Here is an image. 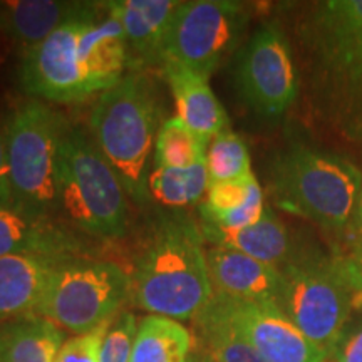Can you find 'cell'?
Segmentation results:
<instances>
[{
    "label": "cell",
    "instance_id": "15",
    "mask_svg": "<svg viewBox=\"0 0 362 362\" xmlns=\"http://www.w3.org/2000/svg\"><path fill=\"white\" fill-rule=\"evenodd\" d=\"M111 16L123 27L129 69L143 71L163 64V44L178 0H111Z\"/></svg>",
    "mask_w": 362,
    "mask_h": 362
},
{
    "label": "cell",
    "instance_id": "17",
    "mask_svg": "<svg viewBox=\"0 0 362 362\" xmlns=\"http://www.w3.org/2000/svg\"><path fill=\"white\" fill-rule=\"evenodd\" d=\"M203 238L214 247H226L264 262L280 270L304 250L293 238L291 230L267 206L255 225L240 230H218L200 223Z\"/></svg>",
    "mask_w": 362,
    "mask_h": 362
},
{
    "label": "cell",
    "instance_id": "21",
    "mask_svg": "<svg viewBox=\"0 0 362 362\" xmlns=\"http://www.w3.org/2000/svg\"><path fill=\"white\" fill-rule=\"evenodd\" d=\"M64 330L39 315L0 324V362H56Z\"/></svg>",
    "mask_w": 362,
    "mask_h": 362
},
{
    "label": "cell",
    "instance_id": "10",
    "mask_svg": "<svg viewBox=\"0 0 362 362\" xmlns=\"http://www.w3.org/2000/svg\"><path fill=\"white\" fill-rule=\"evenodd\" d=\"M247 24L248 11L242 2H180L163 44V62H178L210 79L221 62L237 49Z\"/></svg>",
    "mask_w": 362,
    "mask_h": 362
},
{
    "label": "cell",
    "instance_id": "6",
    "mask_svg": "<svg viewBox=\"0 0 362 362\" xmlns=\"http://www.w3.org/2000/svg\"><path fill=\"white\" fill-rule=\"evenodd\" d=\"M361 188L362 170L351 158L307 144H291L272 165L275 202L332 237L352 238Z\"/></svg>",
    "mask_w": 362,
    "mask_h": 362
},
{
    "label": "cell",
    "instance_id": "11",
    "mask_svg": "<svg viewBox=\"0 0 362 362\" xmlns=\"http://www.w3.org/2000/svg\"><path fill=\"white\" fill-rule=\"evenodd\" d=\"M237 88L252 111L279 119L297 101L300 78L291 42L277 24H262L238 56Z\"/></svg>",
    "mask_w": 362,
    "mask_h": 362
},
{
    "label": "cell",
    "instance_id": "23",
    "mask_svg": "<svg viewBox=\"0 0 362 362\" xmlns=\"http://www.w3.org/2000/svg\"><path fill=\"white\" fill-rule=\"evenodd\" d=\"M197 346L211 362H267L252 347L210 298L205 309L193 319Z\"/></svg>",
    "mask_w": 362,
    "mask_h": 362
},
{
    "label": "cell",
    "instance_id": "31",
    "mask_svg": "<svg viewBox=\"0 0 362 362\" xmlns=\"http://www.w3.org/2000/svg\"><path fill=\"white\" fill-rule=\"evenodd\" d=\"M352 238H354L357 245V260L362 264V188L359 193V202H357L356 208V218H354V228H352Z\"/></svg>",
    "mask_w": 362,
    "mask_h": 362
},
{
    "label": "cell",
    "instance_id": "28",
    "mask_svg": "<svg viewBox=\"0 0 362 362\" xmlns=\"http://www.w3.org/2000/svg\"><path fill=\"white\" fill-rule=\"evenodd\" d=\"M111 322L112 320L93 330V332L84 334V336L67 339L59 351L56 362H99L104 334H106Z\"/></svg>",
    "mask_w": 362,
    "mask_h": 362
},
{
    "label": "cell",
    "instance_id": "18",
    "mask_svg": "<svg viewBox=\"0 0 362 362\" xmlns=\"http://www.w3.org/2000/svg\"><path fill=\"white\" fill-rule=\"evenodd\" d=\"M59 262L35 255L0 257V324L37 312Z\"/></svg>",
    "mask_w": 362,
    "mask_h": 362
},
{
    "label": "cell",
    "instance_id": "14",
    "mask_svg": "<svg viewBox=\"0 0 362 362\" xmlns=\"http://www.w3.org/2000/svg\"><path fill=\"white\" fill-rule=\"evenodd\" d=\"M206 264L216 296L279 305L282 275L277 267L226 247L206 248Z\"/></svg>",
    "mask_w": 362,
    "mask_h": 362
},
{
    "label": "cell",
    "instance_id": "29",
    "mask_svg": "<svg viewBox=\"0 0 362 362\" xmlns=\"http://www.w3.org/2000/svg\"><path fill=\"white\" fill-rule=\"evenodd\" d=\"M329 359L332 362H362V320L346 329Z\"/></svg>",
    "mask_w": 362,
    "mask_h": 362
},
{
    "label": "cell",
    "instance_id": "27",
    "mask_svg": "<svg viewBox=\"0 0 362 362\" xmlns=\"http://www.w3.org/2000/svg\"><path fill=\"white\" fill-rule=\"evenodd\" d=\"M136 332H138V322L134 314L121 310L104 334L99 362H129Z\"/></svg>",
    "mask_w": 362,
    "mask_h": 362
},
{
    "label": "cell",
    "instance_id": "9",
    "mask_svg": "<svg viewBox=\"0 0 362 362\" xmlns=\"http://www.w3.org/2000/svg\"><path fill=\"white\" fill-rule=\"evenodd\" d=\"M131 297L123 267L89 257L59 262L35 315L76 336L93 332L119 314Z\"/></svg>",
    "mask_w": 362,
    "mask_h": 362
},
{
    "label": "cell",
    "instance_id": "3",
    "mask_svg": "<svg viewBox=\"0 0 362 362\" xmlns=\"http://www.w3.org/2000/svg\"><path fill=\"white\" fill-rule=\"evenodd\" d=\"M200 225L161 220L131 272V300L151 315L193 320L214 297Z\"/></svg>",
    "mask_w": 362,
    "mask_h": 362
},
{
    "label": "cell",
    "instance_id": "30",
    "mask_svg": "<svg viewBox=\"0 0 362 362\" xmlns=\"http://www.w3.org/2000/svg\"><path fill=\"white\" fill-rule=\"evenodd\" d=\"M0 208H13V210H21V206L17 205L16 194H13V189H12L4 124H0Z\"/></svg>",
    "mask_w": 362,
    "mask_h": 362
},
{
    "label": "cell",
    "instance_id": "22",
    "mask_svg": "<svg viewBox=\"0 0 362 362\" xmlns=\"http://www.w3.org/2000/svg\"><path fill=\"white\" fill-rule=\"evenodd\" d=\"M192 332L178 320L148 315L139 322L129 362H192Z\"/></svg>",
    "mask_w": 362,
    "mask_h": 362
},
{
    "label": "cell",
    "instance_id": "4",
    "mask_svg": "<svg viewBox=\"0 0 362 362\" xmlns=\"http://www.w3.org/2000/svg\"><path fill=\"white\" fill-rule=\"evenodd\" d=\"M161 99L153 79L131 71L103 93L89 115V133L138 205L149 202L148 180L161 128Z\"/></svg>",
    "mask_w": 362,
    "mask_h": 362
},
{
    "label": "cell",
    "instance_id": "33",
    "mask_svg": "<svg viewBox=\"0 0 362 362\" xmlns=\"http://www.w3.org/2000/svg\"><path fill=\"white\" fill-rule=\"evenodd\" d=\"M359 264H361V262H359ZM361 265H362V264H361Z\"/></svg>",
    "mask_w": 362,
    "mask_h": 362
},
{
    "label": "cell",
    "instance_id": "20",
    "mask_svg": "<svg viewBox=\"0 0 362 362\" xmlns=\"http://www.w3.org/2000/svg\"><path fill=\"white\" fill-rule=\"evenodd\" d=\"M86 4L66 0H11L2 2L0 21L24 54L74 19L84 11Z\"/></svg>",
    "mask_w": 362,
    "mask_h": 362
},
{
    "label": "cell",
    "instance_id": "24",
    "mask_svg": "<svg viewBox=\"0 0 362 362\" xmlns=\"http://www.w3.org/2000/svg\"><path fill=\"white\" fill-rule=\"evenodd\" d=\"M210 178L205 161L188 168H160L153 166L149 173V200L170 210L198 205L206 197Z\"/></svg>",
    "mask_w": 362,
    "mask_h": 362
},
{
    "label": "cell",
    "instance_id": "32",
    "mask_svg": "<svg viewBox=\"0 0 362 362\" xmlns=\"http://www.w3.org/2000/svg\"><path fill=\"white\" fill-rule=\"evenodd\" d=\"M192 362H211V359H210V357L206 356V352H205V351L200 349V347H198L197 344H194V347H193V356H192Z\"/></svg>",
    "mask_w": 362,
    "mask_h": 362
},
{
    "label": "cell",
    "instance_id": "7",
    "mask_svg": "<svg viewBox=\"0 0 362 362\" xmlns=\"http://www.w3.org/2000/svg\"><path fill=\"white\" fill-rule=\"evenodd\" d=\"M56 215L86 237L116 240L128 232V194L93 138L67 121L57 148Z\"/></svg>",
    "mask_w": 362,
    "mask_h": 362
},
{
    "label": "cell",
    "instance_id": "8",
    "mask_svg": "<svg viewBox=\"0 0 362 362\" xmlns=\"http://www.w3.org/2000/svg\"><path fill=\"white\" fill-rule=\"evenodd\" d=\"M66 123L61 112L34 98L17 104L4 123L12 189L27 214L56 215L57 148Z\"/></svg>",
    "mask_w": 362,
    "mask_h": 362
},
{
    "label": "cell",
    "instance_id": "12",
    "mask_svg": "<svg viewBox=\"0 0 362 362\" xmlns=\"http://www.w3.org/2000/svg\"><path fill=\"white\" fill-rule=\"evenodd\" d=\"M214 304L267 362H327L277 304L240 302L214 293Z\"/></svg>",
    "mask_w": 362,
    "mask_h": 362
},
{
    "label": "cell",
    "instance_id": "25",
    "mask_svg": "<svg viewBox=\"0 0 362 362\" xmlns=\"http://www.w3.org/2000/svg\"><path fill=\"white\" fill-rule=\"evenodd\" d=\"M208 141L188 128L178 116L163 121L156 136L153 166L188 168L205 161Z\"/></svg>",
    "mask_w": 362,
    "mask_h": 362
},
{
    "label": "cell",
    "instance_id": "19",
    "mask_svg": "<svg viewBox=\"0 0 362 362\" xmlns=\"http://www.w3.org/2000/svg\"><path fill=\"white\" fill-rule=\"evenodd\" d=\"M265 208L264 192L255 175L210 183L200 203V223L218 230L247 228L264 216Z\"/></svg>",
    "mask_w": 362,
    "mask_h": 362
},
{
    "label": "cell",
    "instance_id": "13",
    "mask_svg": "<svg viewBox=\"0 0 362 362\" xmlns=\"http://www.w3.org/2000/svg\"><path fill=\"white\" fill-rule=\"evenodd\" d=\"M84 238L54 218L0 208V257L35 255L54 260L89 257Z\"/></svg>",
    "mask_w": 362,
    "mask_h": 362
},
{
    "label": "cell",
    "instance_id": "5",
    "mask_svg": "<svg viewBox=\"0 0 362 362\" xmlns=\"http://www.w3.org/2000/svg\"><path fill=\"white\" fill-rule=\"evenodd\" d=\"M279 307L307 339L334 351L354 314H362V265L357 259L304 248L280 269Z\"/></svg>",
    "mask_w": 362,
    "mask_h": 362
},
{
    "label": "cell",
    "instance_id": "16",
    "mask_svg": "<svg viewBox=\"0 0 362 362\" xmlns=\"http://www.w3.org/2000/svg\"><path fill=\"white\" fill-rule=\"evenodd\" d=\"M161 72L173 94L178 117L189 129L208 143L230 129L228 115L206 78L173 61L163 62Z\"/></svg>",
    "mask_w": 362,
    "mask_h": 362
},
{
    "label": "cell",
    "instance_id": "1",
    "mask_svg": "<svg viewBox=\"0 0 362 362\" xmlns=\"http://www.w3.org/2000/svg\"><path fill=\"white\" fill-rule=\"evenodd\" d=\"M310 115L362 158V0L317 2L297 27Z\"/></svg>",
    "mask_w": 362,
    "mask_h": 362
},
{
    "label": "cell",
    "instance_id": "26",
    "mask_svg": "<svg viewBox=\"0 0 362 362\" xmlns=\"http://www.w3.org/2000/svg\"><path fill=\"white\" fill-rule=\"evenodd\" d=\"M205 165L210 183L242 180L253 175L247 144L232 129L221 131L208 144Z\"/></svg>",
    "mask_w": 362,
    "mask_h": 362
},
{
    "label": "cell",
    "instance_id": "2",
    "mask_svg": "<svg viewBox=\"0 0 362 362\" xmlns=\"http://www.w3.org/2000/svg\"><path fill=\"white\" fill-rule=\"evenodd\" d=\"M128 71L123 27L106 2H88L74 19L22 54L19 83L39 101L71 104L101 96Z\"/></svg>",
    "mask_w": 362,
    "mask_h": 362
}]
</instances>
